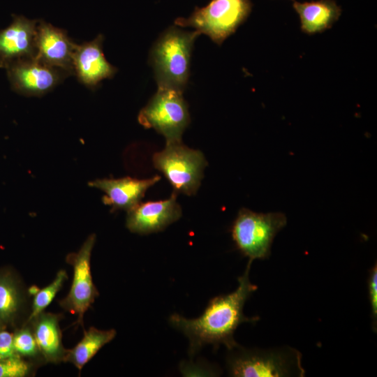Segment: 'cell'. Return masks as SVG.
Wrapping results in <instances>:
<instances>
[{"label": "cell", "instance_id": "6da1fadb", "mask_svg": "<svg viewBox=\"0 0 377 377\" xmlns=\"http://www.w3.org/2000/svg\"><path fill=\"white\" fill-rule=\"evenodd\" d=\"M252 263L248 261L244 274L237 279V289L211 299L200 317L188 319L177 313L170 316V324L188 339L190 355H195L207 344L216 348L224 345L232 350L239 345L234 339L237 328L243 323H256L260 320L258 316L247 317L243 312L246 302L258 289L249 279Z\"/></svg>", "mask_w": 377, "mask_h": 377}, {"label": "cell", "instance_id": "7a4b0ae2", "mask_svg": "<svg viewBox=\"0 0 377 377\" xmlns=\"http://www.w3.org/2000/svg\"><path fill=\"white\" fill-rule=\"evenodd\" d=\"M200 34L174 25L168 27L153 45L149 57L158 87L184 91L190 75L193 44Z\"/></svg>", "mask_w": 377, "mask_h": 377}, {"label": "cell", "instance_id": "3957f363", "mask_svg": "<svg viewBox=\"0 0 377 377\" xmlns=\"http://www.w3.org/2000/svg\"><path fill=\"white\" fill-rule=\"evenodd\" d=\"M228 374L234 377L304 376L302 354L288 346L268 349L246 348L240 345L229 350Z\"/></svg>", "mask_w": 377, "mask_h": 377}, {"label": "cell", "instance_id": "277c9868", "mask_svg": "<svg viewBox=\"0 0 377 377\" xmlns=\"http://www.w3.org/2000/svg\"><path fill=\"white\" fill-rule=\"evenodd\" d=\"M287 223L282 212L258 213L242 208L231 227L237 249L249 260L267 259L276 234Z\"/></svg>", "mask_w": 377, "mask_h": 377}, {"label": "cell", "instance_id": "5b68a950", "mask_svg": "<svg viewBox=\"0 0 377 377\" xmlns=\"http://www.w3.org/2000/svg\"><path fill=\"white\" fill-rule=\"evenodd\" d=\"M250 0H212L206 6L195 8L188 17H179L176 26L193 27L218 45H221L248 17Z\"/></svg>", "mask_w": 377, "mask_h": 377}, {"label": "cell", "instance_id": "8992f818", "mask_svg": "<svg viewBox=\"0 0 377 377\" xmlns=\"http://www.w3.org/2000/svg\"><path fill=\"white\" fill-rule=\"evenodd\" d=\"M138 120L145 128H154L163 135L166 144L182 142V135L190 122L183 92L158 87L155 94L140 111Z\"/></svg>", "mask_w": 377, "mask_h": 377}, {"label": "cell", "instance_id": "52a82bcc", "mask_svg": "<svg viewBox=\"0 0 377 377\" xmlns=\"http://www.w3.org/2000/svg\"><path fill=\"white\" fill-rule=\"evenodd\" d=\"M155 168L161 171L174 192L195 195L203 177L207 161L203 154L179 142L167 143L163 150L154 154Z\"/></svg>", "mask_w": 377, "mask_h": 377}, {"label": "cell", "instance_id": "ba28073f", "mask_svg": "<svg viewBox=\"0 0 377 377\" xmlns=\"http://www.w3.org/2000/svg\"><path fill=\"white\" fill-rule=\"evenodd\" d=\"M95 242L96 235L91 234L77 252L66 256L67 263L73 267V281L68 293L59 302L66 311L77 315L74 324L82 327L85 312L99 295L91 272V256Z\"/></svg>", "mask_w": 377, "mask_h": 377}, {"label": "cell", "instance_id": "9c48e42d", "mask_svg": "<svg viewBox=\"0 0 377 377\" xmlns=\"http://www.w3.org/2000/svg\"><path fill=\"white\" fill-rule=\"evenodd\" d=\"M6 69L13 88L27 96L43 95L52 89L65 75H69L36 57L16 61Z\"/></svg>", "mask_w": 377, "mask_h": 377}, {"label": "cell", "instance_id": "30bf717a", "mask_svg": "<svg viewBox=\"0 0 377 377\" xmlns=\"http://www.w3.org/2000/svg\"><path fill=\"white\" fill-rule=\"evenodd\" d=\"M31 297L14 270L0 269V325L15 329L24 325L31 311Z\"/></svg>", "mask_w": 377, "mask_h": 377}, {"label": "cell", "instance_id": "8fae6325", "mask_svg": "<svg viewBox=\"0 0 377 377\" xmlns=\"http://www.w3.org/2000/svg\"><path fill=\"white\" fill-rule=\"evenodd\" d=\"M126 228L132 232L147 235L163 230L182 216L177 193L168 199L139 203L127 212Z\"/></svg>", "mask_w": 377, "mask_h": 377}, {"label": "cell", "instance_id": "7c38bea8", "mask_svg": "<svg viewBox=\"0 0 377 377\" xmlns=\"http://www.w3.org/2000/svg\"><path fill=\"white\" fill-rule=\"evenodd\" d=\"M76 43L66 31L43 21H38L36 57L45 64L74 74L73 56Z\"/></svg>", "mask_w": 377, "mask_h": 377}, {"label": "cell", "instance_id": "4fadbf2b", "mask_svg": "<svg viewBox=\"0 0 377 377\" xmlns=\"http://www.w3.org/2000/svg\"><path fill=\"white\" fill-rule=\"evenodd\" d=\"M37 20L17 16L6 29L0 31V66L36 57Z\"/></svg>", "mask_w": 377, "mask_h": 377}, {"label": "cell", "instance_id": "5bb4252c", "mask_svg": "<svg viewBox=\"0 0 377 377\" xmlns=\"http://www.w3.org/2000/svg\"><path fill=\"white\" fill-rule=\"evenodd\" d=\"M161 179L158 175L149 179H138L130 177L119 179H98L90 182L91 187L105 193L103 202L112 207V211L124 209L127 212L141 202L147 189Z\"/></svg>", "mask_w": 377, "mask_h": 377}, {"label": "cell", "instance_id": "9a60e30c", "mask_svg": "<svg viewBox=\"0 0 377 377\" xmlns=\"http://www.w3.org/2000/svg\"><path fill=\"white\" fill-rule=\"evenodd\" d=\"M103 37L98 35L91 41L76 44L73 56V73L79 81L88 87H95L104 79L111 78L117 68L105 59Z\"/></svg>", "mask_w": 377, "mask_h": 377}, {"label": "cell", "instance_id": "2e32d148", "mask_svg": "<svg viewBox=\"0 0 377 377\" xmlns=\"http://www.w3.org/2000/svg\"><path fill=\"white\" fill-rule=\"evenodd\" d=\"M62 318L61 314L43 311L24 323L29 325L45 363L64 362L67 349L61 339L59 323Z\"/></svg>", "mask_w": 377, "mask_h": 377}, {"label": "cell", "instance_id": "e0dca14e", "mask_svg": "<svg viewBox=\"0 0 377 377\" xmlns=\"http://www.w3.org/2000/svg\"><path fill=\"white\" fill-rule=\"evenodd\" d=\"M293 8L300 16L301 29L308 34L320 33L332 27L341 15V8L333 0L294 1Z\"/></svg>", "mask_w": 377, "mask_h": 377}, {"label": "cell", "instance_id": "ac0fdd59", "mask_svg": "<svg viewBox=\"0 0 377 377\" xmlns=\"http://www.w3.org/2000/svg\"><path fill=\"white\" fill-rule=\"evenodd\" d=\"M116 334L114 329L102 330L90 327L84 330L82 339L73 348L67 349L64 362L72 364L80 372L99 350L115 337Z\"/></svg>", "mask_w": 377, "mask_h": 377}, {"label": "cell", "instance_id": "d6986e66", "mask_svg": "<svg viewBox=\"0 0 377 377\" xmlns=\"http://www.w3.org/2000/svg\"><path fill=\"white\" fill-rule=\"evenodd\" d=\"M13 346L15 353L40 367L45 364L33 332L28 324L15 329Z\"/></svg>", "mask_w": 377, "mask_h": 377}, {"label": "cell", "instance_id": "ffe728a7", "mask_svg": "<svg viewBox=\"0 0 377 377\" xmlns=\"http://www.w3.org/2000/svg\"><path fill=\"white\" fill-rule=\"evenodd\" d=\"M67 279L66 271L60 269L50 283L42 289H38L33 296L31 311L25 323L44 311L52 302L57 293L61 289Z\"/></svg>", "mask_w": 377, "mask_h": 377}, {"label": "cell", "instance_id": "44dd1931", "mask_svg": "<svg viewBox=\"0 0 377 377\" xmlns=\"http://www.w3.org/2000/svg\"><path fill=\"white\" fill-rule=\"evenodd\" d=\"M40 367L17 355L0 360V377H27L36 374Z\"/></svg>", "mask_w": 377, "mask_h": 377}, {"label": "cell", "instance_id": "7402d4cb", "mask_svg": "<svg viewBox=\"0 0 377 377\" xmlns=\"http://www.w3.org/2000/svg\"><path fill=\"white\" fill-rule=\"evenodd\" d=\"M369 299L371 306L372 329L376 332L377 325V265L370 269L368 277Z\"/></svg>", "mask_w": 377, "mask_h": 377}, {"label": "cell", "instance_id": "603a6c76", "mask_svg": "<svg viewBox=\"0 0 377 377\" xmlns=\"http://www.w3.org/2000/svg\"><path fill=\"white\" fill-rule=\"evenodd\" d=\"M17 355L13 346V334L6 327L0 328V360Z\"/></svg>", "mask_w": 377, "mask_h": 377}, {"label": "cell", "instance_id": "cb8c5ba5", "mask_svg": "<svg viewBox=\"0 0 377 377\" xmlns=\"http://www.w3.org/2000/svg\"><path fill=\"white\" fill-rule=\"evenodd\" d=\"M1 327H2V326L0 325V328H1Z\"/></svg>", "mask_w": 377, "mask_h": 377}]
</instances>
